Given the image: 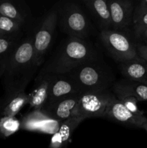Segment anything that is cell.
<instances>
[{"label": "cell", "mask_w": 147, "mask_h": 148, "mask_svg": "<svg viewBox=\"0 0 147 148\" xmlns=\"http://www.w3.org/2000/svg\"><path fill=\"white\" fill-rule=\"evenodd\" d=\"M33 37L20 40L13 51L3 77L6 92L25 91L33 79L37 68L35 61Z\"/></svg>", "instance_id": "6da1fadb"}, {"label": "cell", "mask_w": 147, "mask_h": 148, "mask_svg": "<svg viewBox=\"0 0 147 148\" xmlns=\"http://www.w3.org/2000/svg\"><path fill=\"white\" fill-rule=\"evenodd\" d=\"M100 56L93 45L86 40L68 36L41 70L51 75H64Z\"/></svg>", "instance_id": "7a4b0ae2"}, {"label": "cell", "mask_w": 147, "mask_h": 148, "mask_svg": "<svg viewBox=\"0 0 147 148\" xmlns=\"http://www.w3.org/2000/svg\"><path fill=\"white\" fill-rule=\"evenodd\" d=\"M64 75L74 82L81 94L110 90L115 82L113 70L101 56Z\"/></svg>", "instance_id": "3957f363"}, {"label": "cell", "mask_w": 147, "mask_h": 148, "mask_svg": "<svg viewBox=\"0 0 147 148\" xmlns=\"http://www.w3.org/2000/svg\"><path fill=\"white\" fill-rule=\"evenodd\" d=\"M62 30L69 37L86 40L91 33L89 19L76 2H66L56 9Z\"/></svg>", "instance_id": "277c9868"}, {"label": "cell", "mask_w": 147, "mask_h": 148, "mask_svg": "<svg viewBox=\"0 0 147 148\" xmlns=\"http://www.w3.org/2000/svg\"><path fill=\"white\" fill-rule=\"evenodd\" d=\"M99 38L105 49L118 64L141 59L137 52L136 45L122 30H102Z\"/></svg>", "instance_id": "5b68a950"}, {"label": "cell", "mask_w": 147, "mask_h": 148, "mask_svg": "<svg viewBox=\"0 0 147 148\" xmlns=\"http://www.w3.org/2000/svg\"><path fill=\"white\" fill-rule=\"evenodd\" d=\"M115 98L110 90L80 94L76 116L84 119L104 117L108 107Z\"/></svg>", "instance_id": "8992f818"}, {"label": "cell", "mask_w": 147, "mask_h": 148, "mask_svg": "<svg viewBox=\"0 0 147 148\" xmlns=\"http://www.w3.org/2000/svg\"><path fill=\"white\" fill-rule=\"evenodd\" d=\"M58 22L57 10L53 9L45 16L38 30L33 36L35 61L39 66L43 63L45 56L50 49Z\"/></svg>", "instance_id": "52a82bcc"}, {"label": "cell", "mask_w": 147, "mask_h": 148, "mask_svg": "<svg viewBox=\"0 0 147 148\" xmlns=\"http://www.w3.org/2000/svg\"><path fill=\"white\" fill-rule=\"evenodd\" d=\"M79 95L80 94L71 95L48 103L45 104L40 111L49 118L59 121L76 116Z\"/></svg>", "instance_id": "ba28073f"}, {"label": "cell", "mask_w": 147, "mask_h": 148, "mask_svg": "<svg viewBox=\"0 0 147 148\" xmlns=\"http://www.w3.org/2000/svg\"><path fill=\"white\" fill-rule=\"evenodd\" d=\"M20 123L23 130L53 135L57 132L61 121L49 118L41 111L33 110L23 117Z\"/></svg>", "instance_id": "9c48e42d"}, {"label": "cell", "mask_w": 147, "mask_h": 148, "mask_svg": "<svg viewBox=\"0 0 147 148\" xmlns=\"http://www.w3.org/2000/svg\"><path fill=\"white\" fill-rule=\"evenodd\" d=\"M111 16V29L122 30L133 24L134 6L131 0H108Z\"/></svg>", "instance_id": "30bf717a"}, {"label": "cell", "mask_w": 147, "mask_h": 148, "mask_svg": "<svg viewBox=\"0 0 147 148\" xmlns=\"http://www.w3.org/2000/svg\"><path fill=\"white\" fill-rule=\"evenodd\" d=\"M104 117L115 122L137 128H141L145 123H147V118L145 116H138L131 113L117 98L110 103Z\"/></svg>", "instance_id": "8fae6325"}, {"label": "cell", "mask_w": 147, "mask_h": 148, "mask_svg": "<svg viewBox=\"0 0 147 148\" xmlns=\"http://www.w3.org/2000/svg\"><path fill=\"white\" fill-rule=\"evenodd\" d=\"M77 94H81L79 88L68 75H52L46 103Z\"/></svg>", "instance_id": "7c38bea8"}, {"label": "cell", "mask_w": 147, "mask_h": 148, "mask_svg": "<svg viewBox=\"0 0 147 148\" xmlns=\"http://www.w3.org/2000/svg\"><path fill=\"white\" fill-rule=\"evenodd\" d=\"M52 75L40 70L35 79L33 88L28 94V104L35 111H40L47 102Z\"/></svg>", "instance_id": "4fadbf2b"}, {"label": "cell", "mask_w": 147, "mask_h": 148, "mask_svg": "<svg viewBox=\"0 0 147 148\" xmlns=\"http://www.w3.org/2000/svg\"><path fill=\"white\" fill-rule=\"evenodd\" d=\"M112 91L118 99L133 97L138 101H147V85L139 82L122 78L115 81Z\"/></svg>", "instance_id": "5bb4252c"}, {"label": "cell", "mask_w": 147, "mask_h": 148, "mask_svg": "<svg viewBox=\"0 0 147 148\" xmlns=\"http://www.w3.org/2000/svg\"><path fill=\"white\" fill-rule=\"evenodd\" d=\"M83 3L100 31L111 29V16L108 1L85 0Z\"/></svg>", "instance_id": "9a60e30c"}, {"label": "cell", "mask_w": 147, "mask_h": 148, "mask_svg": "<svg viewBox=\"0 0 147 148\" xmlns=\"http://www.w3.org/2000/svg\"><path fill=\"white\" fill-rule=\"evenodd\" d=\"M27 104H28V94L25 91L6 92L0 103V115L1 117L15 116Z\"/></svg>", "instance_id": "2e32d148"}, {"label": "cell", "mask_w": 147, "mask_h": 148, "mask_svg": "<svg viewBox=\"0 0 147 148\" xmlns=\"http://www.w3.org/2000/svg\"><path fill=\"white\" fill-rule=\"evenodd\" d=\"M124 79L147 85V62L143 59L118 64Z\"/></svg>", "instance_id": "e0dca14e"}, {"label": "cell", "mask_w": 147, "mask_h": 148, "mask_svg": "<svg viewBox=\"0 0 147 148\" xmlns=\"http://www.w3.org/2000/svg\"><path fill=\"white\" fill-rule=\"evenodd\" d=\"M85 119L79 116H73L61 121L57 132L52 135L50 147L51 148H61L70 140L71 136L76 127Z\"/></svg>", "instance_id": "ac0fdd59"}, {"label": "cell", "mask_w": 147, "mask_h": 148, "mask_svg": "<svg viewBox=\"0 0 147 148\" xmlns=\"http://www.w3.org/2000/svg\"><path fill=\"white\" fill-rule=\"evenodd\" d=\"M27 12L11 1H0V16L7 17L24 25L27 20Z\"/></svg>", "instance_id": "d6986e66"}, {"label": "cell", "mask_w": 147, "mask_h": 148, "mask_svg": "<svg viewBox=\"0 0 147 148\" xmlns=\"http://www.w3.org/2000/svg\"><path fill=\"white\" fill-rule=\"evenodd\" d=\"M19 41L18 38L0 36V77L4 75L10 56Z\"/></svg>", "instance_id": "ffe728a7"}, {"label": "cell", "mask_w": 147, "mask_h": 148, "mask_svg": "<svg viewBox=\"0 0 147 148\" xmlns=\"http://www.w3.org/2000/svg\"><path fill=\"white\" fill-rule=\"evenodd\" d=\"M22 25L7 17L0 16V36L10 38H18Z\"/></svg>", "instance_id": "44dd1931"}, {"label": "cell", "mask_w": 147, "mask_h": 148, "mask_svg": "<svg viewBox=\"0 0 147 148\" xmlns=\"http://www.w3.org/2000/svg\"><path fill=\"white\" fill-rule=\"evenodd\" d=\"M21 128V123L16 116H4L0 119V134L8 137Z\"/></svg>", "instance_id": "7402d4cb"}, {"label": "cell", "mask_w": 147, "mask_h": 148, "mask_svg": "<svg viewBox=\"0 0 147 148\" xmlns=\"http://www.w3.org/2000/svg\"><path fill=\"white\" fill-rule=\"evenodd\" d=\"M118 100L121 101V103L125 106V107L128 111H130L133 114L138 116H144V112L141 111L140 108H138V101L135 98H133V97H125V98H122Z\"/></svg>", "instance_id": "603a6c76"}, {"label": "cell", "mask_w": 147, "mask_h": 148, "mask_svg": "<svg viewBox=\"0 0 147 148\" xmlns=\"http://www.w3.org/2000/svg\"><path fill=\"white\" fill-rule=\"evenodd\" d=\"M147 30V14L141 17L133 24V33L136 39H141L143 35Z\"/></svg>", "instance_id": "cb8c5ba5"}, {"label": "cell", "mask_w": 147, "mask_h": 148, "mask_svg": "<svg viewBox=\"0 0 147 148\" xmlns=\"http://www.w3.org/2000/svg\"><path fill=\"white\" fill-rule=\"evenodd\" d=\"M147 14V0H143L134 7L133 15V24L138 21L141 17Z\"/></svg>", "instance_id": "d4e9b609"}, {"label": "cell", "mask_w": 147, "mask_h": 148, "mask_svg": "<svg viewBox=\"0 0 147 148\" xmlns=\"http://www.w3.org/2000/svg\"><path fill=\"white\" fill-rule=\"evenodd\" d=\"M136 49L138 56L147 62V45H136Z\"/></svg>", "instance_id": "484cf974"}, {"label": "cell", "mask_w": 147, "mask_h": 148, "mask_svg": "<svg viewBox=\"0 0 147 148\" xmlns=\"http://www.w3.org/2000/svg\"><path fill=\"white\" fill-rule=\"evenodd\" d=\"M141 39H142L143 40H144V43H146L145 45H147V30H146L145 33H144V35H143L142 38H141Z\"/></svg>", "instance_id": "4316f807"}, {"label": "cell", "mask_w": 147, "mask_h": 148, "mask_svg": "<svg viewBox=\"0 0 147 148\" xmlns=\"http://www.w3.org/2000/svg\"><path fill=\"white\" fill-rule=\"evenodd\" d=\"M141 128L144 129V130L147 132V123H145V124L142 126V127H141Z\"/></svg>", "instance_id": "83f0119b"}]
</instances>
